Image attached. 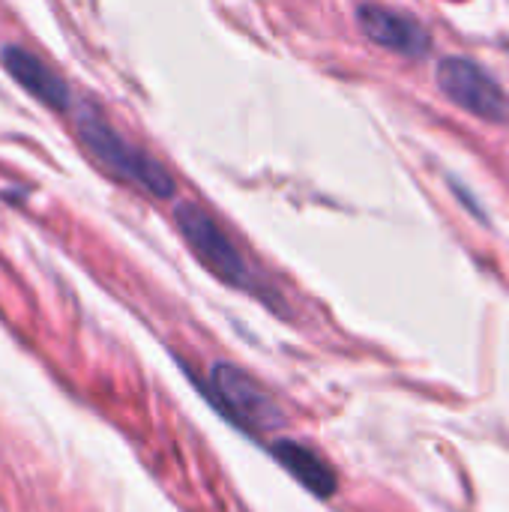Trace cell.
<instances>
[{"mask_svg":"<svg viewBox=\"0 0 509 512\" xmlns=\"http://www.w3.org/2000/svg\"><path fill=\"white\" fill-rule=\"evenodd\" d=\"M75 129H78V138L81 144L117 177L141 186L144 192L156 195V198H171L177 192V180L171 177V171L156 162L150 153L132 147L114 126L105 123L102 114H96L90 105H81L78 108V117H75Z\"/></svg>","mask_w":509,"mask_h":512,"instance_id":"1","label":"cell"},{"mask_svg":"<svg viewBox=\"0 0 509 512\" xmlns=\"http://www.w3.org/2000/svg\"><path fill=\"white\" fill-rule=\"evenodd\" d=\"M210 393L222 414L252 435H264L282 426V408L276 399L234 363H216L210 369Z\"/></svg>","mask_w":509,"mask_h":512,"instance_id":"2","label":"cell"},{"mask_svg":"<svg viewBox=\"0 0 509 512\" xmlns=\"http://www.w3.org/2000/svg\"><path fill=\"white\" fill-rule=\"evenodd\" d=\"M177 228L186 240V246L192 249V255L222 282L234 285V288H246L249 285V270L246 261L240 258V252L234 249V243L228 240V234L195 204H177L174 210Z\"/></svg>","mask_w":509,"mask_h":512,"instance_id":"3","label":"cell"},{"mask_svg":"<svg viewBox=\"0 0 509 512\" xmlns=\"http://www.w3.org/2000/svg\"><path fill=\"white\" fill-rule=\"evenodd\" d=\"M438 87L447 93L450 102L471 111L480 120H489V123H507L509 120V105L504 90L474 60L444 57L441 66H438Z\"/></svg>","mask_w":509,"mask_h":512,"instance_id":"4","label":"cell"},{"mask_svg":"<svg viewBox=\"0 0 509 512\" xmlns=\"http://www.w3.org/2000/svg\"><path fill=\"white\" fill-rule=\"evenodd\" d=\"M357 21L372 42H378L390 51L408 54V57H423L432 45L429 33L414 18L393 12L387 6H378V3H363L357 9Z\"/></svg>","mask_w":509,"mask_h":512,"instance_id":"5","label":"cell"},{"mask_svg":"<svg viewBox=\"0 0 509 512\" xmlns=\"http://www.w3.org/2000/svg\"><path fill=\"white\" fill-rule=\"evenodd\" d=\"M0 60L6 66V72L33 96L39 99L42 105L54 108V111H66L69 108V84L51 69L45 66L36 54H30L27 48L21 45H3L0 51Z\"/></svg>","mask_w":509,"mask_h":512,"instance_id":"6","label":"cell"},{"mask_svg":"<svg viewBox=\"0 0 509 512\" xmlns=\"http://www.w3.org/2000/svg\"><path fill=\"white\" fill-rule=\"evenodd\" d=\"M273 456L309 489V492H315V495H321V498H330L333 492H336V486H339V480H336V474H333V468L315 453V450H309V447H303V444H297V441H279L276 447H273Z\"/></svg>","mask_w":509,"mask_h":512,"instance_id":"7","label":"cell"}]
</instances>
